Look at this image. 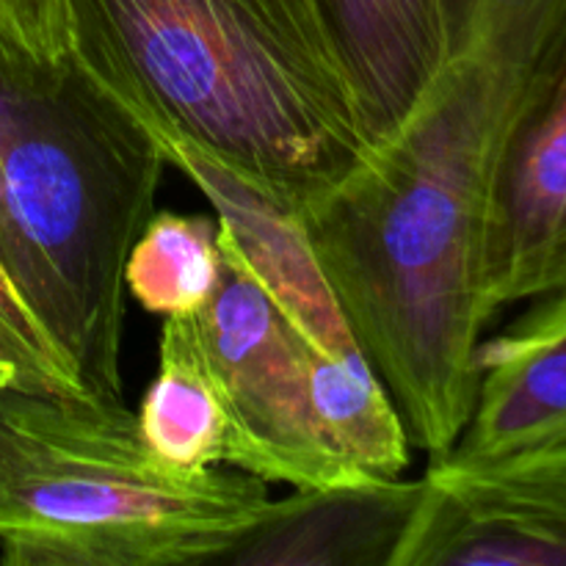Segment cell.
<instances>
[{"label":"cell","instance_id":"52a82bcc","mask_svg":"<svg viewBox=\"0 0 566 566\" xmlns=\"http://www.w3.org/2000/svg\"><path fill=\"white\" fill-rule=\"evenodd\" d=\"M392 566H566V446L431 459Z\"/></svg>","mask_w":566,"mask_h":566},{"label":"cell","instance_id":"6da1fadb","mask_svg":"<svg viewBox=\"0 0 566 566\" xmlns=\"http://www.w3.org/2000/svg\"><path fill=\"white\" fill-rule=\"evenodd\" d=\"M564 25L566 0H486L396 127L302 216L359 346L429 462L451 451L473 412L497 208Z\"/></svg>","mask_w":566,"mask_h":566},{"label":"cell","instance_id":"ba28073f","mask_svg":"<svg viewBox=\"0 0 566 566\" xmlns=\"http://www.w3.org/2000/svg\"><path fill=\"white\" fill-rule=\"evenodd\" d=\"M566 285V25L551 75L509 164L490 269L486 313Z\"/></svg>","mask_w":566,"mask_h":566},{"label":"cell","instance_id":"7a4b0ae2","mask_svg":"<svg viewBox=\"0 0 566 566\" xmlns=\"http://www.w3.org/2000/svg\"><path fill=\"white\" fill-rule=\"evenodd\" d=\"M70 53L155 138L298 216L368 149L324 0H64Z\"/></svg>","mask_w":566,"mask_h":566},{"label":"cell","instance_id":"4fadbf2b","mask_svg":"<svg viewBox=\"0 0 566 566\" xmlns=\"http://www.w3.org/2000/svg\"><path fill=\"white\" fill-rule=\"evenodd\" d=\"M127 296L164 318L197 315L221 280L216 216L155 213L127 260Z\"/></svg>","mask_w":566,"mask_h":566},{"label":"cell","instance_id":"30bf717a","mask_svg":"<svg viewBox=\"0 0 566 566\" xmlns=\"http://www.w3.org/2000/svg\"><path fill=\"white\" fill-rule=\"evenodd\" d=\"M324 3L374 144L396 127L431 75L468 39L486 0Z\"/></svg>","mask_w":566,"mask_h":566},{"label":"cell","instance_id":"7c38bea8","mask_svg":"<svg viewBox=\"0 0 566 566\" xmlns=\"http://www.w3.org/2000/svg\"><path fill=\"white\" fill-rule=\"evenodd\" d=\"M144 446L169 468L202 473L224 457V415L193 315L164 318L158 370L136 409Z\"/></svg>","mask_w":566,"mask_h":566},{"label":"cell","instance_id":"9c48e42d","mask_svg":"<svg viewBox=\"0 0 566 566\" xmlns=\"http://www.w3.org/2000/svg\"><path fill=\"white\" fill-rule=\"evenodd\" d=\"M525 304L506 329L481 340L473 412L442 459L481 462L566 446V285Z\"/></svg>","mask_w":566,"mask_h":566},{"label":"cell","instance_id":"3957f363","mask_svg":"<svg viewBox=\"0 0 566 566\" xmlns=\"http://www.w3.org/2000/svg\"><path fill=\"white\" fill-rule=\"evenodd\" d=\"M166 164L70 50L44 61L0 36V263L88 396L125 398V271Z\"/></svg>","mask_w":566,"mask_h":566},{"label":"cell","instance_id":"9a60e30c","mask_svg":"<svg viewBox=\"0 0 566 566\" xmlns=\"http://www.w3.org/2000/svg\"><path fill=\"white\" fill-rule=\"evenodd\" d=\"M0 36L36 59H61L70 50L64 0H0Z\"/></svg>","mask_w":566,"mask_h":566},{"label":"cell","instance_id":"5bb4252c","mask_svg":"<svg viewBox=\"0 0 566 566\" xmlns=\"http://www.w3.org/2000/svg\"><path fill=\"white\" fill-rule=\"evenodd\" d=\"M0 230H3V186H0ZM86 392L70 359L44 335L0 263V387Z\"/></svg>","mask_w":566,"mask_h":566},{"label":"cell","instance_id":"5b68a950","mask_svg":"<svg viewBox=\"0 0 566 566\" xmlns=\"http://www.w3.org/2000/svg\"><path fill=\"white\" fill-rule=\"evenodd\" d=\"M166 160L202 191L269 293L310 379L315 409L348 459L374 479H398L412 464L401 412L315 258L302 219L254 193L191 144L155 138Z\"/></svg>","mask_w":566,"mask_h":566},{"label":"cell","instance_id":"277c9868","mask_svg":"<svg viewBox=\"0 0 566 566\" xmlns=\"http://www.w3.org/2000/svg\"><path fill=\"white\" fill-rule=\"evenodd\" d=\"M271 506L235 468L153 457L125 398L0 387V564H224Z\"/></svg>","mask_w":566,"mask_h":566},{"label":"cell","instance_id":"8992f818","mask_svg":"<svg viewBox=\"0 0 566 566\" xmlns=\"http://www.w3.org/2000/svg\"><path fill=\"white\" fill-rule=\"evenodd\" d=\"M219 252V287L193 324L224 415L221 464L293 490L374 479L324 426L291 335L221 227Z\"/></svg>","mask_w":566,"mask_h":566},{"label":"cell","instance_id":"8fae6325","mask_svg":"<svg viewBox=\"0 0 566 566\" xmlns=\"http://www.w3.org/2000/svg\"><path fill=\"white\" fill-rule=\"evenodd\" d=\"M423 481L368 479L293 490L224 564L235 566H392L418 509Z\"/></svg>","mask_w":566,"mask_h":566}]
</instances>
